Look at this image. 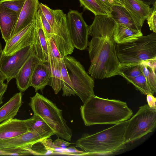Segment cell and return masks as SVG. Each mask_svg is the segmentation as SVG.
<instances>
[{
    "mask_svg": "<svg viewBox=\"0 0 156 156\" xmlns=\"http://www.w3.org/2000/svg\"><path fill=\"white\" fill-rule=\"evenodd\" d=\"M116 23L111 16L95 15L88 26L92 38L88 44L90 64L88 71L92 77L103 79L117 75L119 63L114 38Z\"/></svg>",
    "mask_w": 156,
    "mask_h": 156,
    "instance_id": "1",
    "label": "cell"
},
{
    "mask_svg": "<svg viewBox=\"0 0 156 156\" xmlns=\"http://www.w3.org/2000/svg\"><path fill=\"white\" fill-rule=\"evenodd\" d=\"M84 125L115 124L127 120L132 115L127 103L119 100L92 96L80 107Z\"/></svg>",
    "mask_w": 156,
    "mask_h": 156,
    "instance_id": "2",
    "label": "cell"
},
{
    "mask_svg": "<svg viewBox=\"0 0 156 156\" xmlns=\"http://www.w3.org/2000/svg\"><path fill=\"white\" fill-rule=\"evenodd\" d=\"M128 120L95 133L84 134L76 142V147L87 155L112 154L126 147L124 134Z\"/></svg>",
    "mask_w": 156,
    "mask_h": 156,
    "instance_id": "3",
    "label": "cell"
},
{
    "mask_svg": "<svg viewBox=\"0 0 156 156\" xmlns=\"http://www.w3.org/2000/svg\"><path fill=\"white\" fill-rule=\"evenodd\" d=\"M30 100L29 104L34 114L42 119L58 136L70 141L72 136V131L63 118L62 110L37 92L30 97Z\"/></svg>",
    "mask_w": 156,
    "mask_h": 156,
    "instance_id": "4",
    "label": "cell"
},
{
    "mask_svg": "<svg viewBox=\"0 0 156 156\" xmlns=\"http://www.w3.org/2000/svg\"><path fill=\"white\" fill-rule=\"evenodd\" d=\"M116 52L120 63H139L156 59V33L153 32L131 41L116 44Z\"/></svg>",
    "mask_w": 156,
    "mask_h": 156,
    "instance_id": "5",
    "label": "cell"
},
{
    "mask_svg": "<svg viewBox=\"0 0 156 156\" xmlns=\"http://www.w3.org/2000/svg\"><path fill=\"white\" fill-rule=\"evenodd\" d=\"M71 81L73 95L78 96L83 103L94 95V82L83 66L73 57L63 58Z\"/></svg>",
    "mask_w": 156,
    "mask_h": 156,
    "instance_id": "6",
    "label": "cell"
},
{
    "mask_svg": "<svg viewBox=\"0 0 156 156\" xmlns=\"http://www.w3.org/2000/svg\"><path fill=\"white\" fill-rule=\"evenodd\" d=\"M124 134L126 144L133 142L153 132L156 127V108L146 104L139 107L129 119Z\"/></svg>",
    "mask_w": 156,
    "mask_h": 156,
    "instance_id": "7",
    "label": "cell"
},
{
    "mask_svg": "<svg viewBox=\"0 0 156 156\" xmlns=\"http://www.w3.org/2000/svg\"><path fill=\"white\" fill-rule=\"evenodd\" d=\"M66 22L73 47L80 50L86 49L89 42L88 26L83 19L82 13L70 10L66 15Z\"/></svg>",
    "mask_w": 156,
    "mask_h": 156,
    "instance_id": "8",
    "label": "cell"
},
{
    "mask_svg": "<svg viewBox=\"0 0 156 156\" xmlns=\"http://www.w3.org/2000/svg\"><path fill=\"white\" fill-rule=\"evenodd\" d=\"M54 23L51 26L53 38L62 57L70 55L74 49L70 37L66 15L59 9H53Z\"/></svg>",
    "mask_w": 156,
    "mask_h": 156,
    "instance_id": "9",
    "label": "cell"
},
{
    "mask_svg": "<svg viewBox=\"0 0 156 156\" xmlns=\"http://www.w3.org/2000/svg\"><path fill=\"white\" fill-rule=\"evenodd\" d=\"M35 53L34 44L29 45L12 55L2 54L0 72L5 76L8 84L15 78L19 71L29 57Z\"/></svg>",
    "mask_w": 156,
    "mask_h": 156,
    "instance_id": "10",
    "label": "cell"
},
{
    "mask_svg": "<svg viewBox=\"0 0 156 156\" xmlns=\"http://www.w3.org/2000/svg\"><path fill=\"white\" fill-rule=\"evenodd\" d=\"M35 26V19L33 23L12 36L5 42L2 54L11 55L29 45L33 44Z\"/></svg>",
    "mask_w": 156,
    "mask_h": 156,
    "instance_id": "11",
    "label": "cell"
},
{
    "mask_svg": "<svg viewBox=\"0 0 156 156\" xmlns=\"http://www.w3.org/2000/svg\"><path fill=\"white\" fill-rule=\"evenodd\" d=\"M124 7L138 27L141 29L151 15L153 8L140 0H124Z\"/></svg>",
    "mask_w": 156,
    "mask_h": 156,
    "instance_id": "12",
    "label": "cell"
},
{
    "mask_svg": "<svg viewBox=\"0 0 156 156\" xmlns=\"http://www.w3.org/2000/svg\"><path fill=\"white\" fill-rule=\"evenodd\" d=\"M41 62L35 53L21 67L15 78L17 87L21 92H24L30 87L33 72L37 66Z\"/></svg>",
    "mask_w": 156,
    "mask_h": 156,
    "instance_id": "13",
    "label": "cell"
},
{
    "mask_svg": "<svg viewBox=\"0 0 156 156\" xmlns=\"http://www.w3.org/2000/svg\"><path fill=\"white\" fill-rule=\"evenodd\" d=\"M39 4V0H25L11 37L34 21Z\"/></svg>",
    "mask_w": 156,
    "mask_h": 156,
    "instance_id": "14",
    "label": "cell"
},
{
    "mask_svg": "<svg viewBox=\"0 0 156 156\" xmlns=\"http://www.w3.org/2000/svg\"><path fill=\"white\" fill-rule=\"evenodd\" d=\"M35 21L34 42L35 54L41 62H48V43L38 11L36 15Z\"/></svg>",
    "mask_w": 156,
    "mask_h": 156,
    "instance_id": "15",
    "label": "cell"
},
{
    "mask_svg": "<svg viewBox=\"0 0 156 156\" xmlns=\"http://www.w3.org/2000/svg\"><path fill=\"white\" fill-rule=\"evenodd\" d=\"M44 139L38 134L28 131L15 137L0 140V149L23 147L31 148L34 144Z\"/></svg>",
    "mask_w": 156,
    "mask_h": 156,
    "instance_id": "16",
    "label": "cell"
},
{
    "mask_svg": "<svg viewBox=\"0 0 156 156\" xmlns=\"http://www.w3.org/2000/svg\"><path fill=\"white\" fill-rule=\"evenodd\" d=\"M19 16L15 12L0 5V30L5 42L11 38Z\"/></svg>",
    "mask_w": 156,
    "mask_h": 156,
    "instance_id": "17",
    "label": "cell"
},
{
    "mask_svg": "<svg viewBox=\"0 0 156 156\" xmlns=\"http://www.w3.org/2000/svg\"><path fill=\"white\" fill-rule=\"evenodd\" d=\"M28 131L25 120L11 119L0 123V140L15 137Z\"/></svg>",
    "mask_w": 156,
    "mask_h": 156,
    "instance_id": "18",
    "label": "cell"
},
{
    "mask_svg": "<svg viewBox=\"0 0 156 156\" xmlns=\"http://www.w3.org/2000/svg\"><path fill=\"white\" fill-rule=\"evenodd\" d=\"M51 77V70L48 62H41L36 66L33 73L30 87H33L35 92L43 90L49 85Z\"/></svg>",
    "mask_w": 156,
    "mask_h": 156,
    "instance_id": "19",
    "label": "cell"
},
{
    "mask_svg": "<svg viewBox=\"0 0 156 156\" xmlns=\"http://www.w3.org/2000/svg\"><path fill=\"white\" fill-rule=\"evenodd\" d=\"M22 104L21 92L16 93L0 108V123L13 118L16 115Z\"/></svg>",
    "mask_w": 156,
    "mask_h": 156,
    "instance_id": "20",
    "label": "cell"
},
{
    "mask_svg": "<svg viewBox=\"0 0 156 156\" xmlns=\"http://www.w3.org/2000/svg\"><path fill=\"white\" fill-rule=\"evenodd\" d=\"M62 60L54 58L48 53V62L50 68L51 74L49 85L52 87L56 94H58L62 87L61 73Z\"/></svg>",
    "mask_w": 156,
    "mask_h": 156,
    "instance_id": "21",
    "label": "cell"
},
{
    "mask_svg": "<svg viewBox=\"0 0 156 156\" xmlns=\"http://www.w3.org/2000/svg\"><path fill=\"white\" fill-rule=\"evenodd\" d=\"M25 120L28 131L38 134L44 139L55 134L50 127L38 116L34 114L32 117Z\"/></svg>",
    "mask_w": 156,
    "mask_h": 156,
    "instance_id": "22",
    "label": "cell"
},
{
    "mask_svg": "<svg viewBox=\"0 0 156 156\" xmlns=\"http://www.w3.org/2000/svg\"><path fill=\"white\" fill-rule=\"evenodd\" d=\"M111 16L116 23L134 30H141L123 6H114L112 8Z\"/></svg>",
    "mask_w": 156,
    "mask_h": 156,
    "instance_id": "23",
    "label": "cell"
},
{
    "mask_svg": "<svg viewBox=\"0 0 156 156\" xmlns=\"http://www.w3.org/2000/svg\"><path fill=\"white\" fill-rule=\"evenodd\" d=\"M141 30H134L116 23L114 38L116 44L131 41L142 36Z\"/></svg>",
    "mask_w": 156,
    "mask_h": 156,
    "instance_id": "24",
    "label": "cell"
},
{
    "mask_svg": "<svg viewBox=\"0 0 156 156\" xmlns=\"http://www.w3.org/2000/svg\"><path fill=\"white\" fill-rule=\"evenodd\" d=\"M140 64L142 73L154 94L156 92V59L143 61Z\"/></svg>",
    "mask_w": 156,
    "mask_h": 156,
    "instance_id": "25",
    "label": "cell"
},
{
    "mask_svg": "<svg viewBox=\"0 0 156 156\" xmlns=\"http://www.w3.org/2000/svg\"><path fill=\"white\" fill-rule=\"evenodd\" d=\"M140 63H124L119 62L116 74L124 77L127 80L135 77L142 74Z\"/></svg>",
    "mask_w": 156,
    "mask_h": 156,
    "instance_id": "26",
    "label": "cell"
},
{
    "mask_svg": "<svg viewBox=\"0 0 156 156\" xmlns=\"http://www.w3.org/2000/svg\"><path fill=\"white\" fill-rule=\"evenodd\" d=\"M132 84L143 94L147 95L154 94L151 90L146 78L142 73L133 78L127 80Z\"/></svg>",
    "mask_w": 156,
    "mask_h": 156,
    "instance_id": "27",
    "label": "cell"
},
{
    "mask_svg": "<svg viewBox=\"0 0 156 156\" xmlns=\"http://www.w3.org/2000/svg\"><path fill=\"white\" fill-rule=\"evenodd\" d=\"M61 73L62 83V96H65L73 95L71 81L63 58L61 63Z\"/></svg>",
    "mask_w": 156,
    "mask_h": 156,
    "instance_id": "28",
    "label": "cell"
},
{
    "mask_svg": "<svg viewBox=\"0 0 156 156\" xmlns=\"http://www.w3.org/2000/svg\"><path fill=\"white\" fill-rule=\"evenodd\" d=\"M34 155L31 148L28 147H17L0 149V155L27 156Z\"/></svg>",
    "mask_w": 156,
    "mask_h": 156,
    "instance_id": "29",
    "label": "cell"
},
{
    "mask_svg": "<svg viewBox=\"0 0 156 156\" xmlns=\"http://www.w3.org/2000/svg\"><path fill=\"white\" fill-rule=\"evenodd\" d=\"M80 6L92 12L94 15H108L107 13L97 2L95 0H79Z\"/></svg>",
    "mask_w": 156,
    "mask_h": 156,
    "instance_id": "30",
    "label": "cell"
},
{
    "mask_svg": "<svg viewBox=\"0 0 156 156\" xmlns=\"http://www.w3.org/2000/svg\"><path fill=\"white\" fill-rule=\"evenodd\" d=\"M26 0H1L0 5L15 12L19 15Z\"/></svg>",
    "mask_w": 156,
    "mask_h": 156,
    "instance_id": "31",
    "label": "cell"
},
{
    "mask_svg": "<svg viewBox=\"0 0 156 156\" xmlns=\"http://www.w3.org/2000/svg\"><path fill=\"white\" fill-rule=\"evenodd\" d=\"M98 4L111 16L112 8L114 6L124 7V0H95Z\"/></svg>",
    "mask_w": 156,
    "mask_h": 156,
    "instance_id": "32",
    "label": "cell"
},
{
    "mask_svg": "<svg viewBox=\"0 0 156 156\" xmlns=\"http://www.w3.org/2000/svg\"><path fill=\"white\" fill-rule=\"evenodd\" d=\"M46 40L48 45V53L50 54L53 58L62 60L63 58L57 48L53 37L46 39Z\"/></svg>",
    "mask_w": 156,
    "mask_h": 156,
    "instance_id": "33",
    "label": "cell"
},
{
    "mask_svg": "<svg viewBox=\"0 0 156 156\" xmlns=\"http://www.w3.org/2000/svg\"><path fill=\"white\" fill-rule=\"evenodd\" d=\"M43 30L46 39L53 37L51 27L39 8L38 10Z\"/></svg>",
    "mask_w": 156,
    "mask_h": 156,
    "instance_id": "34",
    "label": "cell"
},
{
    "mask_svg": "<svg viewBox=\"0 0 156 156\" xmlns=\"http://www.w3.org/2000/svg\"><path fill=\"white\" fill-rule=\"evenodd\" d=\"M152 8V12L146 20L150 30L156 33V3L153 5Z\"/></svg>",
    "mask_w": 156,
    "mask_h": 156,
    "instance_id": "35",
    "label": "cell"
},
{
    "mask_svg": "<svg viewBox=\"0 0 156 156\" xmlns=\"http://www.w3.org/2000/svg\"><path fill=\"white\" fill-rule=\"evenodd\" d=\"M63 154L69 155H87L88 153L84 151L79 150L75 147L71 146L62 150Z\"/></svg>",
    "mask_w": 156,
    "mask_h": 156,
    "instance_id": "36",
    "label": "cell"
},
{
    "mask_svg": "<svg viewBox=\"0 0 156 156\" xmlns=\"http://www.w3.org/2000/svg\"><path fill=\"white\" fill-rule=\"evenodd\" d=\"M53 143L54 146L56 149H64L71 144L68 142L66 141L63 139H61L59 138L53 142Z\"/></svg>",
    "mask_w": 156,
    "mask_h": 156,
    "instance_id": "37",
    "label": "cell"
},
{
    "mask_svg": "<svg viewBox=\"0 0 156 156\" xmlns=\"http://www.w3.org/2000/svg\"><path fill=\"white\" fill-rule=\"evenodd\" d=\"M147 100L148 105L150 108H156V99L153 94L147 95Z\"/></svg>",
    "mask_w": 156,
    "mask_h": 156,
    "instance_id": "38",
    "label": "cell"
},
{
    "mask_svg": "<svg viewBox=\"0 0 156 156\" xmlns=\"http://www.w3.org/2000/svg\"><path fill=\"white\" fill-rule=\"evenodd\" d=\"M7 84L6 83H4L0 85V96L2 94H4L7 89Z\"/></svg>",
    "mask_w": 156,
    "mask_h": 156,
    "instance_id": "39",
    "label": "cell"
},
{
    "mask_svg": "<svg viewBox=\"0 0 156 156\" xmlns=\"http://www.w3.org/2000/svg\"><path fill=\"white\" fill-rule=\"evenodd\" d=\"M146 3V4L149 5H153L155 3H156V0H140Z\"/></svg>",
    "mask_w": 156,
    "mask_h": 156,
    "instance_id": "40",
    "label": "cell"
},
{
    "mask_svg": "<svg viewBox=\"0 0 156 156\" xmlns=\"http://www.w3.org/2000/svg\"><path fill=\"white\" fill-rule=\"evenodd\" d=\"M6 80L5 76L0 72V85L4 83V81Z\"/></svg>",
    "mask_w": 156,
    "mask_h": 156,
    "instance_id": "41",
    "label": "cell"
},
{
    "mask_svg": "<svg viewBox=\"0 0 156 156\" xmlns=\"http://www.w3.org/2000/svg\"><path fill=\"white\" fill-rule=\"evenodd\" d=\"M2 45L1 43V42H0V59L1 55H2Z\"/></svg>",
    "mask_w": 156,
    "mask_h": 156,
    "instance_id": "42",
    "label": "cell"
},
{
    "mask_svg": "<svg viewBox=\"0 0 156 156\" xmlns=\"http://www.w3.org/2000/svg\"><path fill=\"white\" fill-rule=\"evenodd\" d=\"M4 94H2L0 96V105L2 104L3 103L2 101V97Z\"/></svg>",
    "mask_w": 156,
    "mask_h": 156,
    "instance_id": "43",
    "label": "cell"
},
{
    "mask_svg": "<svg viewBox=\"0 0 156 156\" xmlns=\"http://www.w3.org/2000/svg\"></svg>",
    "mask_w": 156,
    "mask_h": 156,
    "instance_id": "44",
    "label": "cell"
}]
</instances>
